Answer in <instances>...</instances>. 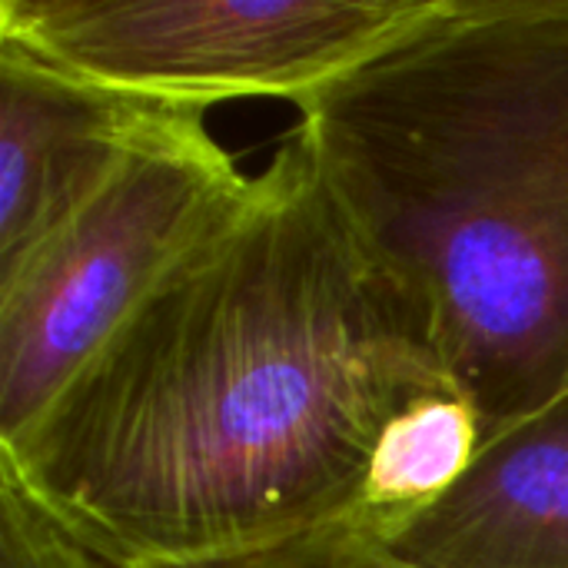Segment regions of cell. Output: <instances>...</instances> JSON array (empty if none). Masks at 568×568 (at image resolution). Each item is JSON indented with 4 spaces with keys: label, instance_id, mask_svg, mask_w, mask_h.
I'll return each instance as SVG.
<instances>
[{
    "label": "cell",
    "instance_id": "1",
    "mask_svg": "<svg viewBox=\"0 0 568 568\" xmlns=\"http://www.w3.org/2000/svg\"><path fill=\"white\" fill-rule=\"evenodd\" d=\"M453 389L293 133L0 446V476L110 566H210L349 523L389 423Z\"/></svg>",
    "mask_w": 568,
    "mask_h": 568
},
{
    "label": "cell",
    "instance_id": "2",
    "mask_svg": "<svg viewBox=\"0 0 568 568\" xmlns=\"http://www.w3.org/2000/svg\"><path fill=\"white\" fill-rule=\"evenodd\" d=\"M300 130L423 310L483 443L568 393V0H439L306 97Z\"/></svg>",
    "mask_w": 568,
    "mask_h": 568
},
{
    "label": "cell",
    "instance_id": "3",
    "mask_svg": "<svg viewBox=\"0 0 568 568\" xmlns=\"http://www.w3.org/2000/svg\"><path fill=\"white\" fill-rule=\"evenodd\" d=\"M206 110L163 106L110 180L0 270V446H13L93 349L246 196Z\"/></svg>",
    "mask_w": 568,
    "mask_h": 568
},
{
    "label": "cell",
    "instance_id": "4",
    "mask_svg": "<svg viewBox=\"0 0 568 568\" xmlns=\"http://www.w3.org/2000/svg\"><path fill=\"white\" fill-rule=\"evenodd\" d=\"M436 7L439 0H0V40L150 103H303Z\"/></svg>",
    "mask_w": 568,
    "mask_h": 568
},
{
    "label": "cell",
    "instance_id": "5",
    "mask_svg": "<svg viewBox=\"0 0 568 568\" xmlns=\"http://www.w3.org/2000/svg\"><path fill=\"white\" fill-rule=\"evenodd\" d=\"M163 106L0 40V270L100 190Z\"/></svg>",
    "mask_w": 568,
    "mask_h": 568
},
{
    "label": "cell",
    "instance_id": "6",
    "mask_svg": "<svg viewBox=\"0 0 568 568\" xmlns=\"http://www.w3.org/2000/svg\"><path fill=\"white\" fill-rule=\"evenodd\" d=\"M383 542L423 568H568V393L483 443L473 469Z\"/></svg>",
    "mask_w": 568,
    "mask_h": 568
},
{
    "label": "cell",
    "instance_id": "7",
    "mask_svg": "<svg viewBox=\"0 0 568 568\" xmlns=\"http://www.w3.org/2000/svg\"><path fill=\"white\" fill-rule=\"evenodd\" d=\"M483 419L463 393H436L403 409L383 433L356 516L346 526L389 539L433 509L476 463Z\"/></svg>",
    "mask_w": 568,
    "mask_h": 568
},
{
    "label": "cell",
    "instance_id": "8",
    "mask_svg": "<svg viewBox=\"0 0 568 568\" xmlns=\"http://www.w3.org/2000/svg\"><path fill=\"white\" fill-rule=\"evenodd\" d=\"M0 568H116L73 539L10 476H0Z\"/></svg>",
    "mask_w": 568,
    "mask_h": 568
},
{
    "label": "cell",
    "instance_id": "9",
    "mask_svg": "<svg viewBox=\"0 0 568 568\" xmlns=\"http://www.w3.org/2000/svg\"><path fill=\"white\" fill-rule=\"evenodd\" d=\"M196 568H423L399 559L379 536L356 526H326L283 546Z\"/></svg>",
    "mask_w": 568,
    "mask_h": 568
}]
</instances>
